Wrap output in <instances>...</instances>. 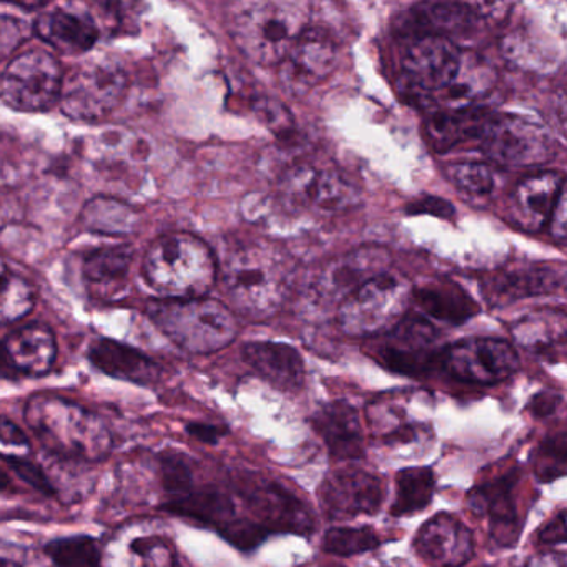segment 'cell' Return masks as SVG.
Masks as SVG:
<instances>
[{
	"label": "cell",
	"instance_id": "1",
	"mask_svg": "<svg viewBox=\"0 0 567 567\" xmlns=\"http://www.w3.org/2000/svg\"><path fill=\"white\" fill-rule=\"evenodd\" d=\"M291 261L268 241H245L225 255L220 280L228 305L248 320L275 317L291 290Z\"/></svg>",
	"mask_w": 567,
	"mask_h": 567
},
{
	"label": "cell",
	"instance_id": "2",
	"mask_svg": "<svg viewBox=\"0 0 567 567\" xmlns=\"http://www.w3.org/2000/svg\"><path fill=\"white\" fill-rule=\"evenodd\" d=\"M308 28L310 6L295 0L240 4L230 19L235 44L260 65H280Z\"/></svg>",
	"mask_w": 567,
	"mask_h": 567
},
{
	"label": "cell",
	"instance_id": "3",
	"mask_svg": "<svg viewBox=\"0 0 567 567\" xmlns=\"http://www.w3.org/2000/svg\"><path fill=\"white\" fill-rule=\"evenodd\" d=\"M144 275L164 300H187L210 291L217 280V264L202 238L177 231L157 238L148 247Z\"/></svg>",
	"mask_w": 567,
	"mask_h": 567
},
{
	"label": "cell",
	"instance_id": "4",
	"mask_svg": "<svg viewBox=\"0 0 567 567\" xmlns=\"http://www.w3.org/2000/svg\"><path fill=\"white\" fill-rule=\"evenodd\" d=\"M147 313L165 337L188 353L224 350L238 334L237 315L214 298L152 301Z\"/></svg>",
	"mask_w": 567,
	"mask_h": 567
},
{
	"label": "cell",
	"instance_id": "5",
	"mask_svg": "<svg viewBox=\"0 0 567 567\" xmlns=\"http://www.w3.org/2000/svg\"><path fill=\"white\" fill-rule=\"evenodd\" d=\"M25 420L49 450L62 456L99 461L111 451L112 436L101 417L64 398H32Z\"/></svg>",
	"mask_w": 567,
	"mask_h": 567
},
{
	"label": "cell",
	"instance_id": "6",
	"mask_svg": "<svg viewBox=\"0 0 567 567\" xmlns=\"http://www.w3.org/2000/svg\"><path fill=\"white\" fill-rule=\"evenodd\" d=\"M414 291L401 275L386 271L344 298L338 307V324L350 337L390 333L404 320Z\"/></svg>",
	"mask_w": 567,
	"mask_h": 567
},
{
	"label": "cell",
	"instance_id": "7",
	"mask_svg": "<svg viewBox=\"0 0 567 567\" xmlns=\"http://www.w3.org/2000/svg\"><path fill=\"white\" fill-rule=\"evenodd\" d=\"M476 144L487 158L506 167H536L546 164L554 152L549 131L516 114L487 115Z\"/></svg>",
	"mask_w": 567,
	"mask_h": 567
},
{
	"label": "cell",
	"instance_id": "8",
	"mask_svg": "<svg viewBox=\"0 0 567 567\" xmlns=\"http://www.w3.org/2000/svg\"><path fill=\"white\" fill-rule=\"evenodd\" d=\"M231 486L251 519L268 533H313L315 520L310 507L278 481L264 474L241 473L231 480Z\"/></svg>",
	"mask_w": 567,
	"mask_h": 567
},
{
	"label": "cell",
	"instance_id": "9",
	"mask_svg": "<svg viewBox=\"0 0 567 567\" xmlns=\"http://www.w3.org/2000/svg\"><path fill=\"white\" fill-rule=\"evenodd\" d=\"M127 85L121 65L111 61L84 62L64 79L62 112L74 121H102L121 105Z\"/></svg>",
	"mask_w": 567,
	"mask_h": 567
},
{
	"label": "cell",
	"instance_id": "10",
	"mask_svg": "<svg viewBox=\"0 0 567 567\" xmlns=\"http://www.w3.org/2000/svg\"><path fill=\"white\" fill-rule=\"evenodd\" d=\"M64 72L54 55L32 51L19 55L2 78V101L19 112H45L61 102Z\"/></svg>",
	"mask_w": 567,
	"mask_h": 567
},
{
	"label": "cell",
	"instance_id": "11",
	"mask_svg": "<svg viewBox=\"0 0 567 567\" xmlns=\"http://www.w3.org/2000/svg\"><path fill=\"white\" fill-rule=\"evenodd\" d=\"M463 52L441 35H420L408 45L403 55L401 91L430 104L431 97L443 91L460 71Z\"/></svg>",
	"mask_w": 567,
	"mask_h": 567
},
{
	"label": "cell",
	"instance_id": "12",
	"mask_svg": "<svg viewBox=\"0 0 567 567\" xmlns=\"http://www.w3.org/2000/svg\"><path fill=\"white\" fill-rule=\"evenodd\" d=\"M441 363L456 380L491 386L519 370V354L506 340L466 338L444 348Z\"/></svg>",
	"mask_w": 567,
	"mask_h": 567
},
{
	"label": "cell",
	"instance_id": "13",
	"mask_svg": "<svg viewBox=\"0 0 567 567\" xmlns=\"http://www.w3.org/2000/svg\"><path fill=\"white\" fill-rule=\"evenodd\" d=\"M321 511L330 520H344L380 511L384 484L377 474L360 467L331 471L318 487Z\"/></svg>",
	"mask_w": 567,
	"mask_h": 567
},
{
	"label": "cell",
	"instance_id": "14",
	"mask_svg": "<svg viewBox=\"0 0 567 567\" xmlns=\"http://www.w3.org/2000/svg\"><path fill=\"white\" fill-rule=\"evenodd\" d=\"M337 61L333 35L320 25H310L281 62L278 78L288 94L305 95L334 71Z\"/></svg>",
	"mask_w": 567,
	"mask_h": 567
},
{
	"label": "cell",
	"instance_id": "15",
	"mask_svg": "<svg viewBox=\"0 0 567 567\" xmlns=\"http://www.w3.org/2000/svg\"><path fill=\"white\" fill-rule=\"evenodd\" d=\"M437 334L423 318H404L377 348V358L384 368L401 374H423L437 361L443 351L436 348Z\"/></svg>",
	"mask_w": 567,
	"mask_h": 567
},
{
	"label": "cell",
	"instance_id": "16",
	"mask_svg": "<svg viewBox=\"0 0 567 567\" xmlns=\"http://www.w3.org/2000/svg\"><path fill=\"white\" fill-rule=\"evenodd\" d=\"M280 194L293 207L328 212L344 210L357 202V192L340 174L308 164L297 165L281 177Z\"/></svg>",
	"mask_w": 567,
	"mask_h": 567
},
{
	"label": "cell",
	"instance_id": "17",
	"mask_svg": "<svg viewBox=\"0 0 567 567\" xmlns=\"http://www.w3.org/2000/svg\"><path fill=\"white\" fill-rule=\"evenodd\" d=\"M390 254L380 247H363L337 258L321 270L315 281V300L320 303H338L358 288L380 275L386 274Z\"/></svg>",
	"mask_w": 567,
	"mask_h": 567
},
{
	"label": "cell",
	"instance_id": "18",
	"mask_svg": "<svg viewBox=\"0 0 567 567\" xmlns=\"http://www.w3.org/2000/svg\"><path fill=\"white\" fill-rule=\"evenodd\" d=\"M519 480V471L511 470L504 476L471 491L466 497L467 507L476 516L489 517L491 537L497 546H516L520 534L519 517L513 489Z\"/></svg>",
	"mask_w": 567,
	"mask_h": 567
},
{
	"label": "cell",
	"instance_id": "19",
	"mask_svg": "<svg viewBox=\"0 0 567 567\" xmlns=\"http://www.w3.org/2000/svg\"><path fill=\"white\" fill-rule=\"evenodd\" d=\"M414 549L433 567H463L474 554L473 533L453 514H436L417 530Z\"/></svg>",
	"mask_w": 567,
	"mask_h": 567
},
{
	"label": "cell",
	"instance_id": "20",
	"mask_svg": "<svg viewBox=\"0 0 567 567\" xmlns=\"http://www.w3.org/2000/svg\"><path fill=\"white\" fill-rule=\"evenodd\" d=\"M310 424L327 444L333 460H361L364 456L360 414L348 401H331L318 408Z\"/></svg>",
	"mask_w": 567,
	"mask_h": 567
},
{
	"label": "cell",
	"instance_id": "21",
	"mask_svg": "<svg viewBox=\"0 0 567 567\" xmlns=\"http://www.w3.org/2000/svg\"><path fill=\"white\" fill-rule=\"evenodd\" d=\"M35 34L61 54L79 55L91 51L99 41L94 16L81 8H61L42 12L34 24Z\"/></svg>",
	"mask_w": 567,
	"mask_h": 567
},
{
	"label": "cell",
	"instance_id": "22",
	"mask_svg": "<svg viewBox=\"0 0 567 567\" xmlns=\"http://www.w3.org/2000/svg\"><path fill=\"white\" fill-rule=\"evenodd\" d=\"M241 357L258 377L264 378L277 390L285 393H298L303 390L307 378L305 361L290 344L255 341L245 344Z\"/></svg>",
	"mask_w": 567,
	"mask_h": 567
},
{
	"label": "cell",
	"instance_id": "23",
	"mask_svg": "<svg viewBox=\"0 0 567 567\" xmlns=\"http://www.w3.org/2000/svg\"><path fill=\"white\" fill-rule=\"evenodd\" d=\"M494 69L473 52H463L460 71L450 85L431 97L434 112H463L474 109L496 85Z\"/></svg>",
	"mask_w": 567,
	"mask_h": 567
},
{
	"label": "cell",
	"instance_id": "24",
	"mask_svg": "<svg viewBox=\"0 0 567 567\" xmlns=\"http://www.w3.org/2000/svg\"><path fill=\"white\" fill-rule=\"evenodd\" d=\"M563 175L540 172L529 175L513 192V217L527 231H537L549 225L563 188Z\"/></svg>",
	"mask_w": 567,
	"mask_h": 567
},
{
	"label": "cell",
	"instance_id": "25",
	"mask_svg": "<svg viewBox=\"0 0 567 567\" xmlns=\"http://www.w3.org/2000/svg\"><path fill=\"white\" fill-rule=\"evenodd\" d=\"M89 360L102 373L115 380L131 381L141 386H152L162 380L161 364L137 348L102 338L89 350Z\"/></svg>",
	"mask_w": 567,
	"mask_h": 567
},
{
	"label": "cell",
	"instance_id": "26",
	"mask_svg": "<svg viewBox=\"0 0 567 567\" xmlns=\"http://www.w3.org/2000/svg\"><path fill=\"white\" fill-rule=\"evenodd\" d=\"M58 344L49 328L41 324L19 328L4 340V370L19 374L42 377L54 367Z\"/></svg>",
	"mask_w": 567,
	"mask_h": 567
},
{
	"label": "cell",
	"instance_id": "27",
	"mask_svg": "<svg viewBox=\"0 0 567 567\" xmlns=\"http://www.w3.org/2000/svg\"><path fill=\"white\" fill-rule=\"evenodd\" d=\"M567 265H539L520 270L499 274L489 281V297L493 303L516 301L520 298L549 295L567 285Z\"/></svg>",
	"mask_w": 567,
	"mask_h": 567
},
{
	"label": "cell",
	"instance_id": "28",
	"mask_svg": "<svg viewBox=\"0 0 567 567\" xmlns=\"http://www.w3.org/2000/svg\"><path fill=\"white\" fill-rule=\"evenodd\" d=\"M413 300L434 320L450 324L466 323L477 313V305L463 288L451 281H436L414 291Z\"/></svg>",
	"mask_w": 567,
	"mask_h": 567
},
{
	"label": "cell",
	"instance_id": "29",
	"mask_svg": "<svg viewBox=\"0 0 567 567\" xmlns=\"http://www.w3.org/2000/svg\"><path fill=\"white\" fill-rule=\"evenodd\" d=\"M487 112L470 109L463 112H433L426 131L436 151H450L466 142H477Z\"/></svg>",
	"mask_w": 567,
	"mask_h": 567
},
{
	"label": "cell",
	"instance_id": "30",
	"mask_svg": "<svg viewBox=\"0 0 567 567\" xmlns=\"http://www.w3.org/2000/svg\"><path fill=\"white\" fill-rule=\"evenodd\" d=\"M81 224L94 234L125 237L137 230L138 215L131 205L117 198L95 197L82 208Z\"/></svg>",
	"mask_w": 567,
	"mask_h": 567
},
{
	"label": "cell",
	"instance_id": "31",
	"mask_svg": "<svg viewBox=\"0 0 567 567\" xmlns=\"http://www.w3.org/2000/svg\"><path fill=\"white\" fill-rule=\"evenodd\" d=\"M410 14L414 25L426 29L424 35H441V38L470 29L477 19L473 6L457 4V2L416 6Z\"/></svg>",
	"mask_w": 567,
	"mask_h": 567
},
{
	"label": "cell",
	"instance_id": "32",
	"mask_svg": "<svg viewBox=\"0 0 567 567\" xmlns=\"http://www.w3.org/2000/svg\"><path fill=\"white\" fill-rule=\"evenodd\" d=\"M434 496V473L430 467H406L396 474V496L390 513L410 516L430 506Z\"/></svg>",
	"mask_w": 567,
	"mask_h": 567
},
{
	"label": "cell",
	"instance_id": "33",
	"mask_svg": "<svg viewBox=\"0 0 567 567\" xmlns=\"http://www.w3.org/2000/svg\"><path fill=\"white\" fill-rule=\"evenodd\" d=\"M132 260H134V250L128 245L102 248L85 258L82 274L89 284L99 285V287L117 285L127 277Z\"/></svg>",
	"mask_w": 567,
	"mask_h": 567
},
{
	"label": "cell",
	"instance_id": "34",
	"mask_svg": "<svg viewBox=\"0 0 567 567\" xmlns=\"http://www.w3.org/2000/svg\"><path fill=\"white\" fill-rule=\"evenodd\" d=\"M44 553L54 567H102V553L92 536L59 537L45 544Z\"/></svg>",
	"mask_w": 567,
	"mask_h": 567
},
{
	"label": "cell",
	"instance_id": "35",
	"mask_svg": "<svg viewBox=\"0 0 567 567\" xmlns=\"http://www.w3.org/2000/svg\"><path fill=\"white\" fill-rule=\"evenodd\" d=\"M381 540L371 527H330L321 540V549L333 556L350 557L370 553Z\"/></svg>",
	"mask_w": 567,
	"mask_h": 567
},
{
	"label": "cell",
	"instance_id": "36",
	"mask_svg": "<svg viewBox=\"0 0 567 567\" xmlns=\"http://www.w3.org/2000/svg\"><path fill=\"white\" fill-rule=\"evenodd\" d=\"M533 463L540 483H550L567 474V431L547 434L537 446Z\"/></svg>",
	"mask_w": 567,
	"mask_h": 567
},
{
	"label": "cell",
	"instance_id": "37",
	"mask_svg": "<svg viewBox=\"0 0 567 567\" xmlns=\"http://www.w3.org/2000/svg\"><path fill=\"white\" fill-rule=\"evenodd\" d=\"M2 321L14 323L25 315L31 313L34 308V291L24 278L9 275L4 270V284H2Z\"/></svg>",
	"mask_w": 567,
	"mask_h": 567
},
{
	"label": "cell",
	"instance_id": "38",
	"mask_svg": "<svg viewBox=\"0 0 567 567\" xmlns=\"http://www.w3.org/2000/svg\"><path fill=\"white\" fill-rule=\"evenodd\" d=\"M446 175L460 190L477 197L489 194L494 187L493 172L486 164H480V162L447 165Z\"/></svg>",
	"mask_w": 567,
	"mask_h": 567
},
{
	"label": "cell",
	"instance_id": "39",
	"mask_svg": "<svg viewBox=\"0 0 567 567\" xmlns=\"http://www.w3.org/2000/svg\"><path fill=\"white\" fill-rule=\"evenodd\" d=\"M2 460L11 467L12 473H16V476L24 481L32 489L38 491V493L45 497H59V491L55 487L54 481L49 477V474L45 473L44 467L38 461L31 460L28 456L8 453L2 456Z\"/></svg>",
	"mask_w": 567,
	"mask_h": 567
},
{
	"label": "cell",
	"instance_id": "40",
	"mask_svg": "<svg viewBox=\"0 0 567 567\" xmlns=\"http://www.w3.org/2000/svg\"><path fill=\"white\" fill-rule=\"evenodd\" d=\"M25 35H28V28L24 22L6 14L2 16L0 19V49H2L4 58L11 55L24 42Z\"/></svg>",
	"mask_w": 567,
	"mask_h": 567
},
{
	"label": "cell",
	"instance_id": "41",
	"mask_svg": "<svg viewBox=\"0 0 567 567\" xmlns=\"http://www.w3.org/2000/svg\"><path fill=\"white\" fill-rule=\"evenodd\" d=\"M185 431L194 440L200 441L204 444H212V446L220 443L230 433V430L225 424L204 423V421H192V423L187 424Z\"/></svg>",
	"mask_w": 567,
	"mask_h": 567
},
{
	"label": "cell",
	"instance_id": "42",
	"mask_svg": "<svg viewBox=\"0 0 567 567\" xmlns=\"http://www.w3.org/2000/svg\"><path fill=\"white\" fill-rule=\"evenodd\" d=\"M537 540L543 546H557V544H567V513L556 514L543 529L539 530Z\"/></svg>",
	"mask_w": 567,
	"mask_h": 567
},
{
	"label": "cell",
	"instance_id": "43",
	"mask_svg": "<svg viewBox=\"0 0 567 567\" xmlns=\"http://www.w3.org/2000/svg\"><path fill=\"white\" fill-rule=\"evenodd\" d=\"M550 235L556 240L567 241V178L560 188L559 198H557L556 208H554L553 218L549 221Z\"/></svg>",
	"mask_w": 567,
	"mask_h": 567
},
{
	"label": "cell",
	"instance_id": "44",
	"mask_svg": "<svg viewBox=\"0 0 567 567\" xmlns=\"http://www.w3.org/2000/svg\"><path fill=\"white\" fill-rule=\"evenodd\" d=\"M410 212H413V214H430L446 218L454 214V208L453 205L447 204L443 198L426 197L417 198V200L411 205Z\"/></svg>",
	"mask_w": 567,
	"mask_h": 567
},
{
	"label": "cell",
	"instance_id": "45",
	"mask_svg": "<svg viewBox=\"0 0 567 567\" xmlns=\"http://www.w3.org/2000/svg\"><path fill=\"white\" fill-rule=\"evenodd\" d=\"M560 396L556 393H549V391H543V393L536 394L533 400L527 404V410L533 413L536 417L550 416L554 411L559 406Z\"/></svg>",
	"mask_w": 567,
	"mask_h": 567
},
{
	"label": "cell",
	"instance_id": "46",
	"mask_svg": "<svg viewBox=\"0 0 567 567\" xmlns=\"http://www.w3.org/2000/svg\"><path fill=\"white\" fill-rule=\"evenodd\" d=\"M2 444H4V446H8V444L29 446V440L24 431H22L18 424L12 423L8 416L2 417Z\"/></svg>",
	"mask_w": 567,
	"mask_h": 567
},
{
	"label": "cell",
	"instance_id": "47",
	"mask_svg": "<svg viewBox=\"0 0 567 567\" xmlns=\"http://www.w3.org/2000/svg\"><path fill=\"white\" fill-rule=\"evenodd\" d=\"M556 114L560 131L567 137V85L560 89L556 97Z\"/></svg>",
	"mask_w": 567,
	"mask_h": 567
},
{
	"label": "cell",
	"instance_id": "48",
	"mask_svg": "<svg viewBox=\"0 0 567 567\" xmlns=\"http://www.w3.org/2000/svg\"><path fill=\"white\" fill-rule=\"evenodd\" d=\"M2 567H22L18 560L9 559V557H2Z\"/></svg>",
	"mask_w": 567,
	"mask_h": 567
},
{
	"label": "cell",
	"instance_id": "49",
	"mask_svg": "<svg viewBox=\"0 0 567 567\" xmlns=\"http://www.w3.org/2000/svg\"><path fill=\"white\" fill-rule=\"evenodd\" d=\"M171 567H181V566H178V564H175V560H174V564H172Z\"/></svg>",
	"mask_w": 567,
	"mask_h": 567
}]
</instances>
